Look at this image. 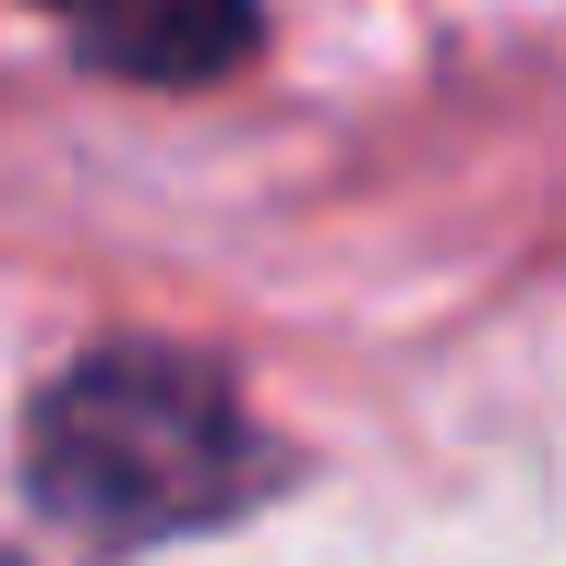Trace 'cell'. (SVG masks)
<instances>
[{"label": "cell", "instance_id": "obj_2", "mask_svg": "<svg viewBox=\"0 0 566 566\" xmlns=\"http://www.w3.org/2000/svg\"><path fill=\"white\" fill-rule=\"evenodd\" d=\"M253 0H85L73 36L120 85H218L229 61H253Z\"/></svg>", "mask_w": 566, "mask_h": 566}, {"label": "cell", "instance_id": "obj_3", "mask_svg": "<svg viewBox=\"0 0 566 566\" xmlns=\"http://www.w3.org/2000/svg\"><path fill=\"white\" fill-rule=\"evenodd\" d=\"M36 12H85V0H36Z\"/></svg>", "mask_w": 566, "mask_h": 566}, {"label": "cell", "instance_id": "obj_1", "mask_svg": "<svg viewBox=\"0 0 566 566\" xmlns=\"http://www.w3.org/2000/svg\"><path fill=\"white\" fill-rule=\"evenodd\" d=\"M265 482H277V447L241 422L229 374L157 338L85 349L24 410V494L85 555H145V543H181V531H229Z\"/></svg>", "mask_w": 566, "mask_h": 566}]
</instances>
